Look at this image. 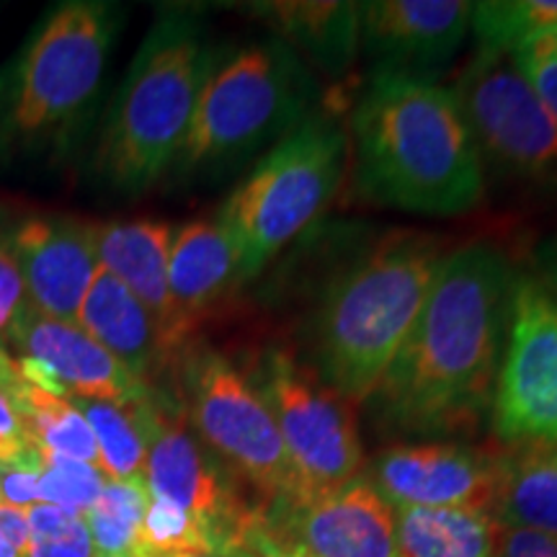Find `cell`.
I'll return each mask as SVG.
<instances>
[{"label": "cell", "instance_id": "14", "mask_svg": "<svg viewBox=\"0 0 557 557\" xmlns=\"http://www.w3.org/2000/svg\"><path fill=\"white\" fill-rule=\"evenodd\" d=\"M372 485L393 508H468L493 513L496 455L462 444H398L374 459Z\"/></svg>", "mask_w": 557, "mask_h": 557}, {"label": "cell", "instance_id": "21", "mask_svg": "<svg viewBox=\"0 0 557 557\" xmlns=\"http://www.w3.org/2000/svg\"><path fill=\"white\" fill-rule=\"evenodd\" d=\"M248 11L297 54H308L323 73L341 75L357 60L359 3L269 0V3H250Z\"/></svg>", "mask_w": 557, "mask_h": 557}, {"label": "cell", "instance_id": "15", "mask_svg": "<svg viewBox=\"0 0 557 557\" xmlns=\"http://www.w3.org/2000/svg\"><path fill=\"white\" fill-rule=\"evenodd\" d=\"M465 0H369L359 3V50L374 70L431 78L470 32Z\"/></svg>", "mask_w": 557, "mask_h": 557}, {"label": "cell", "instance_id": "26", "mask_svg": "<svg viewBox=\"0 0 557 557\" xmlns=\"http://www.w3.org/2000/svg\"><path fill=\"white\" fill-rule=\"evenodd\" d=\"M557 24V0H485L472 3L470 29L480 50L513 54Z\"/></svg>", "mask_w": 557, "mask_h": 557}, {"label": "cell", "instance_id": "3", "mask_svg": "<svg viewBox=\"0 0 557 557\" xmlns=\"http://www.w3.org/2000/svg\"><path fill=\"white\" fill-rule=\"evenodd\" d=\"M444 250L436 235L393 233L341 269L310 320V372L351 406L372 398L426 302Z\"/></svg>", "mask_w": 557, "mask_h": 557}, {"label": "cell", "instance_id": "29", "mask_svg": "<svg viewBox=\"0 0 557 557\" xmlns=\"http://www.w3.org/2000/svg\"><path fill=\"white\" fill-rule=\"evenodd\" d=\"M41 478H39V500L70 508V511L86 513L101 496L107 475L99 468L78 459L41 451Z\"/></svg>", "mask_w": 557, "mask_h": 557}, {"label": "cell", "instance_id": "7", "mask_svg": "<svg viewBox=\"0 0 557 557\" xmlns=\"http://www.w3.org/2000/svg\"><path fill=\"white\" fill-rule=\"evenodd\" d=\"M184 416L199 442L263 508L295 500V472L274 416L248 372L209 346L181 351Z\"/></svg>", "mask_w": 557, "mask_h": 557}, {"label": "cell", "instance_id": "22", "mask_svg": "<svg viewBox=\"0 0 557 557\" xmlns=\"http://www.w3.org/2000/svg\"><path fill=\"white\" fill-rule=\"evenodd\" d=\"M496 455V506L504 524L557 537V444H506Z\"/></svg>", "mask_w": 557, "mask_h": 557}, {"label": "cell", "instance_id": "8", "mask_svg": "<svg viewBox=\"0 0 557 557\" xmlns=\"http://www.w3.org/2000/svg\"><path fill=\"white\" fill-rule=\"evenodd\" d=\"M485 178L557 199V120L511 54L478 50L451 88Z\"/></svg>", "mask_w": 557, "mask_h": 557}, {"label": "cell", "instance_id": "10", "mask_svg": "<svg viewBox=\"0 0 557 557\" xmlns=\"http://www.w3.org/2000/svg\"><path fill=\"white\" fill-rule=\"evenodd\" d=\"M120 13L109 3H62L26 47L13 90L11 124L39 135L67 124L101 86Z\"/></svg>", "mask_w": 557, "mask_h": 557}, {"label": "cell", "instance_id": "20", "mask_svg": "<svg viewBox=\"0 0 557 557\" xmlns=\"http://www.w3.org/2000/svg\"><path fill=\"white\" fill-rule=\"evenodd\" d=\"M169 287L178 318L191 333L243 287L233 240L218 220H194L176 230L169 256Z\"/></svg>", "mask_w": 557, "mask_h": 557}, {"label": "cell", "instance_id": "37", "mask_svg": "<svg viewBox=\"0 0 557 557\" xmlns=\"http://www.w3.org/2000/svg\"><path fill=\"white\" fill-rule=\"evenodd\" d=\"M86 513L70 511V508L52 506V504H37L26 508V519H29L32 540H52L67 534L70 529L78 527Z\"/></svg>", "mask_w": 557, "mask_h": 557}, {"label": "cell", "instance_id": "5", "mask_svg": "<svg viewBox=\"0 0 557 557\" xmlns=\"http://www.w3.org/2000/svg\"><path fill=\"white\" fill-rule=\"evenodd\" d=\"M315 99L302 54L271 37L214 58L199 90L178 163L184 171L233 165L295 132Z\"/></svg>", "mask_w": 557, "mask_h": 557}, {"label": "cell", "instance_id": "6", "mask_svg": "<svg viewBox=\"0 0 557 557\" xmlns=\"http://www.w3.org/2000/svg\"><path fill=\"white\" fill-rule=\"evenodd\" d=\"M348 165V135L331 116L310 114L278 139L222 205L218 222L250 282L310 227L338 194Z\"/></svg>", "mask_w": 557, "mask_h": 557}, {"label": "cell", "instance_id": "40", "mask_svg": "<svg viewBox=\"0 0 557 557\" xmlns=\"http://www.w3.org/2000/svg\"><path fill=\"white\" fill-rule=\"evenodd\" d=\"M16 382H18V374H16V367H13V357L3 346H0V389L9 393Z\"/></svg>", "mask_w": 557, "mask_h": 557}, {"label": "cell", "instance_id": "34", "mask_svg": "<svg viewBox=\"0 0 557 557\" xmlns=\"http://www.w3.org/2000/svg\"><path fill=\"white\" fill-rule=\"evenodd\" d=\"M39 449L26 436L21 418L9 395L0 389V465H18L37 459Z\"/></svg>", "mask_w": 557, "mask_h": 557}, {"label": "cell", "instance_id": "12", "mask_svg": "<svg viewBox=\"0 0 557 557\" xmlns=\"http://www.w3.org/2000/svg\"><path fill=\"white\" fill-rule=\"evenodd\" d=\"M500 444H557V297L517 271L504 361L491 406Z\"/></svg>", "mask_w": 557, "mask_h": 557}, {"label": "cell", "instance_id": "31", "mask_svg": "<svg viewBox=\"0 0 557 557\" xmlns=\"http://www.w3.org/2000/svg\"><path fill=\"white\" fill-rule=\"evenodd\" d=\"M26 302H29V297H26V284L21 276L13 240L0 235V346L3 348L13 320Z\"/></svg>", "mask_w": 557, "mask_h": 557}, {"label": "cell", "instance_id": "19", "mask_svg": "<svg viewBox=\"0 0 557 557\" xmlns=\"http://www.w3.org/2000/svg\"><path fill=\"white\" fill-rule=\"evenodd\" d=\"M78 325L148 387L176 357L150 310L101 263L81 305Z\"/></svg>", "mask_w": 557, "mask_h": 557}, {"label": "cell", "instance_id": "23", "mask_svg": "<svg viewBox=\"0 0 557 557\" xmlns=\"http://www.w3.org/2000/svg\"><path fill=\"white\" fill-rule=\"evenodd\" d=\"M400 557H493L496 519L468 508H395Z\"/></svg>", "mask_w": 557, "mask_h": 557}, {"label": "cell", "instance_id": "28", "mask_svg": "<svg viewBox=\"0 0 557 557\" xmlns=\"http://www.w3.org/2000/svg\"><path fill=\"white\" fill-rule=\"evenodd\" d=\"M201 549L214 547L205 529L197 524V519L171 500L150 496L129 557H178L186 553H201Z\"/></svg>", "mask_w": 557, "mask_h": 557}, {"label": "cell", "instance_id": "18", "mask_svg": "<svg viewBox=\"0 0 557 557\" xmlns=\"http://www.w3.org/2000/svg\"><path fill=\"white\" fill-rule=\"evenodd\" d=\"M176 230L165 220H111L96 225V256L135 295L181 357L191 331L178 318L169 287V256Z\"/></svg>", "mask_w": 557, "mask_h": 557}, {"label": "cell", "instance_id": "16", "mask_svg": "<svg viewBox=\"0 0 557 557\" xmlns=\"http://www.w3.org/2000/svg\"><path fill=\"white\" fill-rule=\"evenodd\" d=\"M26 297L45 315L78 325L99 256L96 225L73 218H32L13 235Z\"/></svg>", "mask_w": 557, "mask_h": 557}, {"label": "cell", "instance_id": "27", "mask_svg": "<svg viewBox=\"0 0 557 557\" xmlns=\"http://www.w3.org/2000/svg\"><path fill=\"white\" fill-rule=\"evenodd\" d=\"M148 485L107 480L99 500L86 511V524L94 540L96 555L129 557L135 549L145 508H148Z\"/></svg>", "mask_w": 557, "mask_h": 557}, {"label": "cell", "instance_id": "25", "mask_svg": "<svg viewBox=\"0 0 557 557\" xmlns=\"http://www.w3.org/2000/svg\"><path fill=\"white\" fill-rule=\"evenodd\" d=\"M75 408L86 416L90 431L99 447L101 472L107 480H120V483H145V457H148V444H145V426L139 416V400L114 403L96 398H67Z\"/></svg>", "mask_w": 557, "mask_h": 557}, {"label": "cell", "instance_id": "9", "mask_svg": "<svg viewBox=\"0 0 557 557\" xmlns=\"http://www.w3.org/2000/svg\"><path fill=\"white\" fill-rule=\"evenodd\" d=\"M248 377L267 400L287 449L295 472L292 504L325 496L361 475L364 447L351 403L278 346L263 348Z\"/></svg>", "mask_w": 557, "mask_h": 557}, {"label": "cell", "instance_id": "39", "mask_svg": "<svg viewBox=\"0 0 557 557\" xmlns=\"http://www.w3.org/2000/svg\"><path fill=\"white\" fill-rule=\"evenodd\" d=\"M534 274L557 297V233L540 243L537 253H534Z\"/></svg>", "mask_w": 557, "mask_h": 557}, {"label": "cell", "instance_id": "43", "mask_svg": "<svg viewBox=\"0 0 557 557\" xmlns=\"http://www.w3.org/2000/svg\"><path fill=\"white\" fill-rule=\"evenodd\" d=\"M0 557H21V555H18L16 549H13V547L5 545L3 540H0Z\"/></svg>", "mask_w": 557, "mask_h": 557}, {"label": "cell", "instance_id": "11", "mask_svg": "<svg viewBox=\"0 0 557 557\" xmlns=\"http://www.w3.org/2000/svg\"><path fill=\"white\" fill-rule=\"evenodd\" d=\"M150 389L139 400L145 426V485L156 498H165L189 511L218 553L235 545L240 532L259 511L256 500L243 498L240 485L212 457L186 421L184 408Z\"/></svg>", "mask_w": 557, "mask_h": 557}, {"label": "cell", "instance_id": "36", "mask_svg": "<svg viewBox=\"0 0 557 557\" xmlns=\"http://www.w3.org/2000/svg\"><path fill=\"white\" fill-rule=\"evenodd\" d=\"M24 557H96L94 540H90L86 517L78 527L70 529L67 534L52 540H32Z\"/></svg>", "mask_w": 557, "mask_h": 557}, {"label": "cell", "instance_id": "30", "mask_svg": "<svg viewBox=\"0 0 557 557\" xmlns=\"http://www.w3.org/2000/svg\"><path fill=\"white\" fill-rule=\"evenodd\" d=\"M521 75L540 96V101L549 109L557 120V47H537L524 45L511 54Z\"/></svg>", "mask_w": 557, "mask_h": 557}, {"label": "cell", "instance_id": "35", "mask_svg": "<svg viewBox=\"0 0 557 557\" xmlns=\"http://www.w3.org/2000/svg\"><path fill=\"white\" fill-rule=\"evenodd\" d=\"M225 557H305L297 549H289L284 545H278L269 537L267 527H263V508L250 517L246 529L240 532V537L235 540L233 547H227Z\"/></svg>", "mask_w": 557, "mask_h": 557}, {"label": "cell", "instance_id": "38", "mask_svg": "<svg viewBox=\"0 0 557 557\" xmlns=\"http://www.w3.org/2000/svg\"><path fill=\"white\" fill-rule=\"evenodd\" d=\"M0 540L24 557L32 545V529L24 508L0 504Z\"/></svg>", "mask_w": 557, "mask_h": 557}, {"label": "cell", "instance_id": "13", "mask_svg": "<svg viewBox=\"0 0 557 557\" xmlns=\"http://www.w3.org/2000/svg\"><path fill=\"white\" fill-rule=\"evenodd\" d=\"M263 527L305 557H400L395 508L367 475L305 504L263 508Z\"/></svg>", "mask_w": 557, "mask_h": 557}, {"label": "cell", "instance_id": "4", "mask_svg": "<svg viewBox=\"0 0 557 557\" xmlns=\"http://www.w3.org/2000/svg\"><path fill=\"white\" fill-rule=\"evenodd\" d=\"M214 54L191 13L171 11L152 26L132 60L96 165L111 186L143 191L176 163Z\"/></svg>", "mask_w": 557, "mask_h": 557}, {"label": "cell", "instance_id": "41", "mask_svg": "<svg viewBox=\"0 0 557 557\" xmlns=\"http://www.w3.org/2000/svg\"><path fill=\"white\" fill-rule=\"evenodd\" d=\"M527 45H537V47H557V24L549 26L542 34H537L532 41H527Z\"/></svg>", "mask_w": 557, "mask_h": 557}, {"label": "cell", "instance_id": "24", "mask_svg": "<svg viewBox=\"0 0 557 557\" xmlns=\"http://www.w3.org/2000/svg\"><path fill=\"white\" fill-rule=\"evenodd\" d=\"M5 395L16 408L21 426L32 438L34 447L60 457L78 459V462H88L101 470L94 431H90L86 416L67 398H58V395L45 393V389L26 385L21 377Z\"/></svg>", "mask_w": 557, "mask_h": 557}, {"label": "cell", "instance_id": "1", "mask_svg": "<svg viewBox=\"0 0 557 557\" xmlns=\"http://www.w3.org/2000/svg\"><path fill=\"white\" fill-rule=\"evenodd\" d=\"M517 269L493 243L449 250L367 406L400 434H470L491 416Z\"/></svg>", "mask_w": 557, "mask_h": 557}, {"label": "cell", "instance_id": "42", "mask_svg": "<svg viewBox=\"0 0 557 557\" xmlns=\"http://www.w3.org/2000/svg\"><path fill=\"white\" fill-rule=\"evenodd\" d=\"M178 557H225L218 549H201V553H186V555H178Z\"/></svg>", "mask_w": 557, "mask_h": 557}, {"label": "cell", "instance_id": "33", "mask_svg": "<svg viewBox=\"0 0 557 557\" xmlns=\"http://www.w3.org/2000/svg\"><path fill=\"white\" fill-rule=\"evenodd\" d=\"M41 455L29 462L0 465V504L13 508H32L39 504Z\"/></svg>", "mask_w": 557, "mask_h": 557}, {"label": "cell", "instance_id": "32", "mask_svg": "<svg viewBox=\"0 0 557 557\" xmlns=\"http://www.w3.org/2000/svg\"><path fill=\"white\" fill-rule=\"evenodd\" d=\"M493 557H557V537L496 519Z\"/></svg>", "mask_w": 557, "mask_h": 557}, {"label": "cell", "instance_id": "17", "mask_svg": "<svg viewBox=\"0 0 557 557\" xmlns=\"http://www.w3.org/2000/svg\"><path fill=\"white\" fill-rule=\"evenodd\" d=\"M5 346H13L21 357L41 361L52 369L67 398L78 395V398L132 403L145 398L152 389L129 374L81 325L45 315L32 302H26L13 320Z\"/></svg>", "mask_w": 557, "mask_h": 557}, {"label": "cell", "instance_id": "2", "mask_svg": "<svg viewBox=\"0 0 557 557\" xmlns=\"http://www.w3.org/2000/svg\"><path fill=\"white\" fill-rule=\"evenodd\" d=\"M351 176L380 207L457 218L485 197V173L451 88L372 70L351 122Z\"/></svg>", "mask_w": 557, "mask_h": 557}, {"label": "cell", "instance_id": "44", "mask_svg": "<svg viewBox=\"0 0 557 557\" xmlns=\"http://www.w3.org/2000/svg\"><path fill=\"white\" fill-rule=\"evenodd\" d=\"M96 557H101V555H96Z\"/></svg>", "mask_w": 557, "mask_h": 557}]
</instances>
